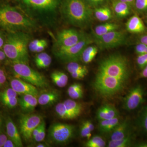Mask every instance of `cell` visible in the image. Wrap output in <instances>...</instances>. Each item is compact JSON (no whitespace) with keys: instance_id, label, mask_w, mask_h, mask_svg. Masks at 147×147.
<instances>
[{"instance_id":"cell-1","label":"cell","mask_w":147,"mask_h":147,"mask_svg":"<svg viewBox=\"0 0 147 147\" xmlns=\"http://www.w3.org/2000/svg\"><path fill=\"white\" fill-rule=\"evenodd\" d=\"M0 28L7 32H28L35 30V21L16 7L0 4Z\"/></svg>"},{"instance_id":"cell-2","label":"cell","mask_w":147,"mask_h":147,"mask_svg":"<svg viewBox=\"0 0 147 147\" xmlns=\"http://www.w3.org/2000/svg\"><path fill=\"white\" fill-rule=\"evenodd\" d=\"M7 33L3 47L7 57L12 63L28 64L30 35L27 32L23 31Z\"/></svg>"},{"instance_id":"cell-3","label":"cell","mask_w":147,"mask_h":147,"mask_svg":"<svg viewBox=\"0 0 147 147\" xmlns=\"http://www.w3.org/2000/svg\"><path fill=\"white\" fill-rule=\"evenodd\" d=\"M61 7L64 17L75 26L86 28L93 20V9L83 0H63Z\"/></svg>"},{"instance_id":"cell-4","label":"cell","mask_w":147,"mask_h":147,"mask_svg":"<svg viewBox=\"0 0 147 147\" xmlns=\"http://www.w3.org/2000/svg\"><path fill=\"white\" fill-rule=\"evenodd\" d=\"M97 73L128 82L130 75L127 59L119 54H113L100 61Z\"/></svg>"},{"instance_id":"cell-5","label":"cell","mask_w":147,"mask_h":147,"mask_svg":"<svg viewBox=\"0 0 147 147\" xmlns=\"http://www.w3.org/2000/svg\"><path fill=\"white\" fill-rule=\"evenodd\" d=\"M127 82L97 73L93 86L96 92L104 97H112L121 92L126 87Z\"/></svg>"},{"instance_id":"cell-6","label":"cell","mask_w":147,"mask_h":147,"mask_svg":"<svg viewBox=\"0 0 147 147\" xmlns=\"http://www.w3.org/2000/svg\"><path fill=\"white\" fill-rule=\"evenodd\" d=\"M31 18H47L55 15L59 0H19ZM33 19V18H32Z\"/></svg>"},{"instance_id":"cell-7","label":"cell","mask_w":147,"mask_h":147,"mask_svg":"<svg viewBox=\"0 0 147 147\" xmlns=\"http://www.w3.org/2000/svg\"><path fill=\"white\" fill-rule=\"evenodd\" d=\"M93 38L85 33L81 40L75 45L65 48H56L54 55L58 59L64 62H78L85 48L93 43Z\"/></svg>"},{"instance_id":"cell-8","label":"cell","mask_w":147,"mask_h":147,"mask_svg":"<svg viewBox=\"0 0 147 147\" xmlns=\"http://www.w3.org/2000/svg\"><path fill=\"white\" fill-rule=\"evenodd\" d=\"M14 73L22 80L38 88L48 87L47 79L42 74L29 66L28 64L21 63H12Z\"/></svg>"},{"instance_id":"cell-9","label":"cell","mask_w":147,"mask_h":147,"mask_svg":"<svg viewBox=\"0 0 147 147\" xmlns=\"http://www.w3.org/2000/svg\"><path fill=\"white\" fill-rule=\"evenodd\" d=\"M75 131V127L73 125L56 123L53 124L48 129L47 139L51 144H65L73 138Z\"/></svg>"},{"instance_id":"cell-10","label":"cell","mask_w":147,"mask_h":147,"mask_svg":"<svg viewBox=\"0 0 147 147\" xmlns=\"http://www.w3.org/2000/svg\"><path fill=\"white\" fill-rule=\"evenodd\" d=\"M94 42L101 50L113 49L126 42V34L124 32L116 30L110 32L99 37L94 38Z\"/></svg>"},{"instance_id":"cell-11","label":"cell","mask_w":147,"mask_h":147,"mask_svg":"<svg viewBox=\"0 0 147 147\" xmlns=\"http://www.w3.org/2000/svg\"><path fill=\"white\" fill-rule=\"evenodd\" d=\"M42 120V117L37 114L29 113L20 115L19 119L20 133L26 142L32 139L33 131Z\"/></svg>"},{"instance_id":"cell-12","label":"cell","mask_w":147,"mask_h":147,"mask_svg":"<svg viewBox=\"0 0 147 147\" xmlns=\"http://www.w3.org/2000/svg\"><path fill=\"white\" fill-rule=\"evenodd\" d=\"M85 33L74 29L62 30L57 34L55 48H65L71 47L79 42Z\"/></svg>"},{"instance_id":"cell-13","label":"cell","mask_w":147,"mask_h":147,"mask_svg":"<svg viewBox=\"0 0 147 147\" xmlns=\"http://www.w3.org/2000/svg\"><path fill=\"white\" fill-rule=\"evenodd\" d=\"M144 90L141 85L134 86L129 90L124 98V109L127 111L136 110L144 101Z\"/></svg>"},{"instance_id":"cell-14","label":"cell","mask_w":147,"mask_h":147,"mask_svg":"<svg viewBox=\"0 0 147 147\" xmlns=\"http://www.w3.org/2000/svg\"><path fill=\"white\" fill-rule=\"evenodd\" d=\"M11 87L17 94L21 95L31 94L37 96V88L21 79H12L10 81Z\"/></svg>"},{"instance_id":"cell-15","label":"cell","mask_w":147,"mask_h":147,"mask_svg":"<svg viewBox=\"0 0 147 147\" xmlns=\"http://www.w3.org/2000/svg\"><path fill=\"white\" fill-rule=\"evenodd\" d=\"M7 135L9 139L12 140L17 147L23 146L21 134L12 119L7 117L5 120Z\"/></svg>"},{"instance_id":"cell-16","label":"cell","mask_w":147,"mask_h":147,"mask_svg":"<svg viewBox=\"0 0 147 147\" xmlns=\"http://www.w3.org/2000/svg\"><path fill=\"white\" fill-rule=\"evenodd\" d=\"M131 123L127 119L121 121L110 132V140L115 141L123 139L131 132Z\"/></svg>"},{"instance_id":"cell-17","label":"cell","mask_w":147,"mask_h":147,"mask_svg":"<svg viewBox=\"0 0 147 147\" xmlns=\"http://www.w3.org/2000/svg\"><path fill=\"white\" fill-rule=\"evenodd\" d=\"M38 103L37 96L31 94L21 95L18 102L21 110L26 113L33 112Z\"/></svg>"},{"instance_id":"cell-18","label":"cell","mask_w":147,"mask_h":147,"mask_svg":"<svg viewBox=\"0 0 147 147\" xmlns=\"http://www.w3.org/2000/svg\"><path fill=\"white\" fill-rule=\"evenodd\" d=\"M60 93L55 90H51L41 93L38 98L40 105L49 106L57 102L60 98Z\"/></svg>"},{"instance_id":"cell-19","label":"cell","mask_w":147,"mask_h":147,"mask_svg":"<svg viewBox=\"0 0 147 147\" xmlns=\"http://www.w3.org/2000/svg\"><path fill=\"white\" fill-rule=\"evenodd\" d=\"M98 121L108 120L118 117L119 113L114 105L105 104L98 108L96 114Z\"/></svg>"},{"instance_id":"cell-20","label":"cell","mask_w":147,"mask_h":147,"mask_svg":"<svg viewBox=\"0 0 147 147\" xmlns=\"http://www.w3.org/2000/svg\"><path fill=\"white\" fill-rule=\"evenodd\" d=\"M127 30L133 34H140L146 31L144 22L137 14L131 16L125 24Z\"/></svg>"},{"instance_id":"cell-21","label":"cell","mask_w":147,"mask_h":147,"mask_svg":"<svg viewBox=\"0 0 147 147\" xmlns=\"http://www.w3.org/2000/svg\"><path fill=\"white\" fill-rule=\"evenodd\" d=\"M112 9L117 17L122 18H125L130 14L131 7L127 4L119 0H113Z\"/></svg>"},{"instance_id":"cell-22","label":"cell","mask_w":147,"mask_h":147,"mask_svg":"<svg viewBox=\"0 0 147 147\" xmlns=\"http://www.w3.org/2000/svg\"><path fill=\"white\" fill-rule=\"evenodd\" d=\"M119 28L118 24L112 22H107L105 24L98 25L94 29L93 38H97L110 32L117 30Z\"/></svg>"},{"instance_id":"cell-23","label":"cell","mask_w":147,"mask_h":147,"mask_svg":"<svg viewBox=\"0 0 147 147\" xmlns=\"http://www.w3.org/2000/svg\"><path fill=\"white\" fill-rule=\"evenodd\" d=\"M121 121L119 116L110 119L99 121L98 130L102 134L110 133Z\"/></svg>"},{"instance_id":"cell-24","label":"cell","mask_w":147,"mask_h":147,"mask_svg":"<svg viewBox=\"0 0 147 147\" xmlns=\"http://www.w3.org/2000/svg\"><path fill=\"white\" fill-rule=\"evenodd\" d=\"M93 14L94 17L101 22L109 21L113 17L111 9L107 6L103 5L94 9Z\"/></svg>"},{"instance_id":"cell-25","label":"cell","mask_w":147,"mask_h":147,"mask_svg":"<svg viewBox=\"0 0 147 147\" xmlns=\"http://www.w3.org/2000/svg\"><path fill=\"white\" fill-rule=\"evenodd\" d=\"M134 134L132 131L127 134L126 137L119 140H110L108 143V147H128L134 145Z\"/></svg>"},{"instance_id":"cell-26","label":"cell","mask_w":147,"mask_h":147,"mask_svg":"<svg viewBox=\"0 0 147 147\" xmlns=\"http://www.w3.org/2000/svg\"><path fill=\"white\" fill-rule=\"evenodd\" d=\"M98 50V47L96 45H89L82 52L80 60L85 64L90 63L95 57Z\"/></svg>"},{"instance_id":"cell-27","label":"cell","mask_w":147,"mask_h":147,"mask_svg":"<svg viewBox=\"0 0 147 147\" xmlns=\"http://www.w3.org/2000/svg\"><path fill=\"white\" fill-rule=\"evenodd\" d=\"M63 102L74 119L79 117L82 113L83 108L81 103L69 99H67Z\"/></svg>"},{"instance_id":"cell-28","label":"cell","mask_w":147,"mask_h":147,"mask_svg":"<svg viewBox=\"0 0 147 147\" xmlns=\"http://www.w3.org/2000/svg\"><path fill=\"white\" fill-rule=\"evenodd\" d=\"M51 78L53 83L59 88L65 87L68 82V76L63 71H54L51 74Z\"/></svg>"},{"instance_id":"cell-29","label":"cell","mask_w":147,"mask_h":147,"mask_svg":"<svg viewBox=\"0 0 147 147\" xmlns=\"http://www.w3.org/2000/svg\"><path fill=\"white\" fill-rule=\"evenodd\" d=\"M69 97L73 99L82 98L84 96V90L83 87L79 83H74L69 87L67 90Z\"/></svg>"},{"instance_id":"cell-30","label":"cell","mask_w":147,"mask_h":147,"mask_svg":"<svg viewBox=\"0 0 147 147\" xmlns=\"http://www.w3.org/2000/svg\"><path fill=\"white\" fill-rule=\"evenodd\" d=\"M55 110L56 114L60 118L64 120H72L74 119L63 102L58 103L55 106Z\"/></svg>"},{"instance_id":"cell-31","label":"cell","mask_w":147,"mask_h":147,"mask_svg":"<svg viewBox=\"0 0 147 147\" xmlns=\"http://www.w3.org/2000/svg\"><path fill=\"white\" fill-rule=\"evenodd\" d=\"M138 124L140 129L147 136V105L144 107L139 113Z\"/></svg>"},{"instance_id":"cell-32","label":"cell","mask_w":147,"mask_h":147,"mask_svg":"<svg viewBox=\"0 0 147 147\" xmlns=\"http://www.w3.org/2000/svg\"><path fill=\"white\" fill-rule=\"evenodd\" d=\"M106 146V142L102 137L95 136L88 140L85 146L87 147H104Z\"/></svg>"},{"instance_id":"cell-33","label":"cell","mask_w":147,"mask_h":147,"mask_svg":"<svg viewBox=\"0 0 147 147\" xmlns=\"http://www.w3.org/2000/svg\"><path fill=\"white\" fill-rule=\"evenodd\" d=\"M69 73L78 71H84L88 73V70L87 67L77 63V62H71L68 63L66 67Z\"/></svg>"},{"instance_id":"cell-34","label":"cell","mask_w":147,"mask_h":147,"mask_svg":"<svg viewBox=\"0 0 147 147\" xmlns=\"http://www.w3.org/2000/svg\"><path fill=\"white\" fill-rule=\"evenodd\" d=\"M0 101L4 106L11 109L16 108L18 104V100L16 97L1 99Z\"/></svg>"},{"instance_id":"cell-35","label":"cell","mask_w":147,"mask_h":147,"mask_svg":"<svg viewBox=\"0 0 147 147\" xmlns=\"http://www.w3.org/2000/svg\"><path fill=\"white\" fill-rule=\"evenodd\" d=\"M134 7L139 13L147 12V0H135Z\"/></svg>"},{"instance_id":"cell-36","label":"cell","mask_w":147,"mask_h":147,"mask_svg":"<svg viewBox=\"0 0 147 147\" xmlns=\"http://www.w3.org/2000/svg\"><path fill=\"white\" fill-rule=\"evenodd\" d=\"M18 94L11 87L0 92V100L5 98L17 97Z\"/></svg>"},{"instance_id":"cell-37","label":"cell","mask_w":147,"mask_h":147,"mask_svg":"<svg viewBox=\"0 0 147 147\" xmlns=\"http://www.w3.org/2000/svg\"><path fill=\"white\" fill-rule=\"evenodd\" d=\"M45 123L42 120L41 122V127L38 134L34 138L36 142H42L45 139Z\"/></svg>"},{"instance_id":"cell-38","label":"cell","mask_w":147,"mask_h":147,"mask_svg":"<svg viewBox=\"0 0 147 147\" xmlns=\"http://www.w3.org/2000/svg\"><path fill=\"white\" fill-rule=\"evenodd\" d=\"M136 61L139 68L143 69L147 65V54L138 55Z\"/></svg>"},{"instance_id":"cell-39","label":"cell","mask_w":147,"mask_h":147,"mask_svg":"<svg viewBox=\"0 0 147 147\" xmlns=\"http://www.w3.org/2000/svg\"><path fill=\"white\" fill-rule=\"evenodd\" d=\"M83 1L87 4L94 9L100 6L103 5L106 2V0H83Z\"/></svg>"},{"instance_id":"cell-40","label":"cell","mask_w":147,"mask_h":147,"mask_svg":"<svg viewBox=\"0 0 147 147\" xmlns=\"http://www.w3.org/2000/svg\"><path fill=\"white\" fill-rule=\"evenodd\" d=\"M91 131H90L84 123H82L80 128V133L81 137L86 138L88 140L90 139L92 137Z\"/></svg>"},{"instance_id":"cell-41","label":"cell","mask_w":147,"mask_h":147,"mask_svg":"<svg viewBox=\"0 0 147 147\" xmlns=\"http://www.w3.org/2000/svg\"><path fill=\"white\" fill-rule=\"evenodd\" d=\"M52 61V58L49 55L46 59H44L39 63L36 64V65L38 68H46L50 66Z\"/></svg>"},{"instance_id":"cell-42","label":"cell","mask_w":147,"mask_h":147,"mask_svg":"<svg viewBox=\"0 0 147 147\" xmlns=\"http://www.w3.org/2000/svg\"><path fill=\"white\" fill-rule=\"evenodd\" d=\"M135 51L137 55L147 54V45L140 42L135 46Z\"/></svg>"},{"instance_id":"cell-43","label":"cell","mask_w":147,"mask_h":147,"mask_svg":"<svg viewBox=\"0 0 147 147\" xmlns=\"http://www.w3.org/2000/svg\"><path fill=\"white\" fill-rule=\"evenodd\" d=\"M47 42L45 39H40L38 44L35 53H40L42 52L47 46Z\"/></svg>"},{"instance_id":"cell-44","label":"cell","mask_w":147,"mask_h":147,"mask_svg":"<svg viewBox=\"0 0 147 147\" xmlns=\"http://www.w3.org/2000/svg\"><path fill=\"white\" fill-rule=\"evenodd\" d=\"M7 76L5 71L0 67V88L3 86L7 82Z\"/></svg>"},{"instance_id":"cell-45","label":"cell","mask_w":147,"mask_h":147,"mask_svg":"<svg viewBox=\"0 0 147 147\" xmlns=\"http://www.w3.org/2000/svg\"><path fill=\"white\" fill-rule=\"evenodd\" d=\"M49 56V55L46 53L41 52V53H38L36 55L35 58L34 62L35 64L39 63V62L44 60V59H46Z\"/></svg>"},{"instance_id":"cell-46","label":"cell","mask_w":147,"mask_h":147,"mask_svg":"<svg viewBox=\"0 0 147 147\" xmlns=\"http://www.w3.org/2000/svg\"><path fill=\"white\" fill-rule=\"evenodd\" d=\"M88 73L84 71H78V72H73L70 73L71 77L74 79L77 80H81L83 79Z\"/></svg>"},{"instance_id":"cell-47","label":"cell","mask_w":147,"mask_h":147,"mask_svg":"<svg viewBox=\"0 0 147 147\" xmlns=\"http://www.w3.org/2000/svg\"><path fill=\"white\" fill-rule=\"evenodd\" d=\"M40 40V39H36L34 40L29 42L28 48L31 52L35 53L38 44Z\"/></svg>"},{"instance_id":"cell-48","label":"cell","mask_w":147,"mask_h":147,"mask_svg":"<svg viewBox=\"0 0 147 147\" xmlns=\"http://www.w3.org/2000/svg\"><path fill=\"white\" fill-rule=\"evenodd\" d=\"M8 139L7 135L4 134L2 132H0V147H3L5 143Z\"/></svg>"},{"instance_id":"cell-49","label":"cell","mask_w":147,"mask_h":147,"mask_svg":"<svg viewBox=\"0 0 147 147\" xmlns=\"http://www.w3.org/2000/svg\"><path fill=\"white\" fill-rule=\"evenodd\" d=\"M3 147H17L16 145L14 144V142L11 140L10 139H8L6 141Z\"/></svg>"},{"instance_id":"cell-50","label":"cell","mask_w":147,"mask_h":147,"mask_svg":"<svg viewBox=\"0 0 147 147\" xmlns=\"http://www.w3.org/2000/svg\"><path fill=\"white\" fill-rule=\"evenodd\" d=\"M83 123L90 129V131H92L94 130V125L90 121L88 120L85 121Z\"/></svg>"},{"instance_id":"cell-51","label":"cell","mask_w":147,"mask_h":147,"mask_svg":"<svg viewBox=\"0 0 147 147\" xmlns=\"http://www.w3.org/2000/svg\"><path fill=\"white\" fill-rule=\"evenodd\" d=\"M41 127V123L40 124V125H39L38 126H37L34 129L33 131H32V138L34 139V138L38 134L40 131Z\"/></svg>"},{"instance_id":"cell-52","label":"cell","mask_w":147,"mask_h":147,"mask_svg":"<svg viewBox=\"0 0 147 147\" xmlns=\"http://www.w3.org/2000/svg\"><path fill=\"white\" fill-rule=\"evenodd\" d=\"M139 77L140 78H147V65L142 69L139 74Z\"/></svg>"},{"instance_id":"cell-53","label":"cell","mask_w":147,"mask_h":147,"mask_svg":"<svg viewBox=\"0 0 147 147\" xmlns=\"http://www.w3.org/2000/svg\"><path fill=\"white\" fill-rule=\"evenodd\" d=\"M5 37L4 36L1 32L0 31V48H2L5 41Z\"/></svg>"},{"instance_id":"cell-54","label":"cell","mask_w":147,"mask_h":147,"mask_svg":"<svg viewBox=\"0 0 147 147\" xmlns=\"http://www.w3.org/2000/svg\"><path fill=\"white\" fill-rule=\"evenodd\" d=\"M119 1L127 4L131 7V8L134 7L135 0H119Z\"/></svg>"},{"instance_id":"cell-55","label":"cell","mask_w":147,"mask_h":147,"mask_svg":"<svg viewBox=\"0 0 147 147\" xmlns=\"http://www.w3.org/2000/svg\"><path fill=\"white\" fill-rule=\"evenodd\" d=\"M139 41L141 43L147 45V34L141 36L139 38Z\"/></svg>"},{"instance_id":"cell-56","label":"cell","mask_w":147,"mask_h":147,"mask_svg":"<svg viewBox=\"0 0 147 147\" xmlns=\"http://www.w3.org/2000/svg\"><path fill=\"white\" fill-rule=\"evenodd\" d=\"M134 147H147V142H141L136 143L133 145Z\"/></svg>"},{"instance_id":"cell-57","label":"cell","mask_w":147,"mask_h":147,"mask_svg":"<svg viewBox=\"0 0 147 147\" xmlns=\"http://www.w3.org/2000/svg\"><path fill=\"white\" fill-rule=\"evenodd\" d=\"M4 123V119L1 113H0V132L2 131Z\"/></svg>"},{"instance_id":"cell-58","label":"cell","mask_w":147,"mask_h":147,"mask_svg":"<svg viewBox=\"0 0 147 147\" xmlns=\"http://www.w3.org/2000/svg\"><path fill=\"white\" fill-rule=\"evenodd\" d=\"M37 147H46V145L43 144H38L36 145Z\"/></svg>"},{"instance_id":"cell-59","label":"cell","mask_w":147,"mask_h":147,"mask_svg":"<svg viewBox=\"0 0 147 147\" xmlns=\"http://www.w3.org/2000/svg\"><path fill=\"white\" fill-rule=\"evenodd\" d=\"M146 18H147V17H146Z\"/></svg>"}]
</instances>
